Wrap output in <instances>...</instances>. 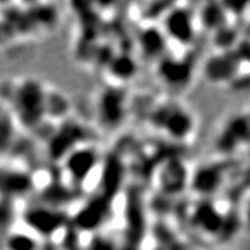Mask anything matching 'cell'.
<instances>
[{"mask_svg":"<svg viewBox=\"0 0 250 250\" xmlns=\"http://www.w3.org/2000/svg\"><path fill=\"white\" fill-rule=\"evenodd\" d=\"M46 88L34 79L21 81L14 90L13 103L19 120L26 126H35L48 114Z\"/></svg>","mask_w":250,"mask_h":250,"instance_id":"6da1fadb","label":"cell"},{"mask_svg":"<svg viewBox=\"0 0 250 250\" xmlns=\"http://www.w3.org/2000/svg\"><path fill=\"white\" fill-rule=\"evenodd\" d=\"M153 123L175 139H184L193 129V118L181 105H161L154 112Z\"/></svg>","mask_w":250,"mask_h":250,"instance_id":"7a4b0ae2","label":"cell"},{"mask_svg":"<svg viewBox=\"0 0 250 250\" xmlns=\"http://www.w3.org/2000/svg\"><path fill=\"white\" fill-rule=\"evenodd\" d=\"M27 226L40 235L50 236L64 226L65 217L52 208L39 206L30 208L24 215Z\"/></svg>","mask_w":250,"mask_h":250,"instance_id":"3957f363","label":"cell"},{"mask_svg":"<svg viewBox=\"0 0 250 250\" xmlns=\"http://www.w3.org/2000/svg\"><path fill=\"white\" fill-rule=\"evenodd\" d=\"M100 122L114 127L121 124L125 114V98L121 90L110 88L101 94L98 104Z\"/></svg>","mask_w":250,"mask_h":250,"instance_id":"277c9868","label":"cell"},{"mask_svg":"<svg viewBox=\"0 0 250 250\" xmlns=\"http://www.w3.org/2000/svg\"><path fill=\"white\" fill-rule=\"evenodd\" d=\"M166 34L171 39L181 43L189 44L195 36V26L191 14L184 8H174L166 15Z\"/></svg>","mask_w":250,"mask_h":250,"instance_id":"5b68a950","label":"cell"},{"mask_svg":"<svg viewBox=\"0 0 250 250\" xmlns=\"http://www.w3.org/2000/svg\"><path fill=\"white\" fill-rule=\"evenodd\" d=\"M98 165V155L89 147L74 148L65 158V168L77 182H83Z\"/></svg>","mask_w":250,"mask_h":250,"instance_id":"8992f818","label":"cell"},{"mask_svg":"<svg viewBox=\"0 0 250 250\" xmlns=\"http://www.w3.org/2000/svg\"><path fill=\"white\" fill-rule=\"evenodd\" d=\"M241 64L235 51H226L208 62L205 70L206 76L212 81H227L235 76Z\"/></svg>","mask_w":250,"mask_h":250,"instance_id":"52a82bcc","label":"cell"},{"mask_svg":"<svg viewBox=\"0 0 250 250\" xmlns=\"http://www.w3.org/2000/svg\"><path fill=\"white\" fill-rule=\"evenodd\" d=\"M220 142L221 147L227 151H233L240 144L250 143V118L246 116L233 118L225 129Z\"/></svg>","mask_w":250,"mask_h":250,"instance_id":"ba28073f","label":"cell"},{"mask_svg":"<svg viewBox=\"0 0 250 250\" xmlns=\"http://www.w3.org/2000/svg\"><path fill=\"white\" fill-rule=\"evenodd\" d=\"M189 65L179 59L166 58L159 66V76L167 85H186L191 76Z\"/></svg>","mask_w":250,"mask_h":250,"instance_id":"9c48e42d","label":"cell"},{"mask_svg":"<svg viewBox=\"0 0 250 250\" xmlns=\"http://www.w3.org/2000/svg\"><path fill=\"white\" fill-rule=\"evenodd\" d=\"M193 223L197 227L204 230L205 233L215 234L219 233L224 225V219L214 208L208 205H203L197 208L196 213L193 214Z\"/></svg>","mask_w":250,"mask_h":250,"instance_id":"30bf717a","label":"cell"},{"mask_svg":"<svg viewBox=\"0 0 250 250\" xmlns=\"http://www.w3.org/2000/svg\"><path fill=\"white\" fill-rule=\"evenodd\" d=\"M225 18H226V11L223 7H219L217 4H212L211 7H205L203 9V21L208 27L212 29H221L225 27Z\"/></svg>","mask_w":250,"mask_h":250,"instance_id":"8fae6325","label":"cell"},{"mask_svg":"<svg viewBox=\"0 0 250 250\" xmlns=\"http://www.w3.org/2000/svg\"><path fill=\"white\" fill-rule=\"evenodd\" d=\"M221 174L215 169H203L197 174L196 186L202 191H212L219 187Z\"/></svg>","mask_w":250,"mask_h":250,"instance_id":"7c38bea8","label":"cell"},{"mask_svg":"<svg viewBox=\"0 0 250 250\" xmlns=\"http://www.w3.org/2000/svg\"><path fill=\"white\" fill-rule=\"evenodd\" d=\"M112 76L118 78V79H130L134 74L136 70V64L132 59L129 57H120L116 59L110 66Z\"/></svg>","mask_w":250,"mask_h":250,"instance_id":"4fadbf2b","label":"cell"},{"mask_svg":"<svg viewBox=\"0 0 250 250\" xmlns=\"http://www.w3.org/2000/svg\"><path fill=\"white\" fill-rule=\"evenodd\" d=\"M8 250H35L36 242L30 235L24 233H14L7 240Z\"/></svg>","mask_w":250,"mask_h":250,"instance_id":"5bb4252c","label":"cell"},{"mask_svg":"<svg viewBox=\"0 0 250 250\" xmlns=\"http://www.w3.org/2000/svg\"><path fill=\"white\" fill-rule=\"evenodd\" d=\"M164 42V36H161L159 33L156 34V31L147 30L143 35V48L151 56H154L161 51Z\"/></svg>","mask_w":250,"mask_h":250,"instance_id":"9a60e30c","label":"cell"},{"mask_svg":"<svg viewBox=\"0 0 250 250\" xmlns=\"http://www.w3.org/2000/svg\"><path fill=\"white\" fill-rule=\"evenodd\" d=\"M13 138V126L11 120L0 115V151L5 149Z\"/></svg>","mask_w":250,"mask_h":250,"instance_id":"2e32d148","label":"cell"},{"mask_svg":"<svg viewBox=\"0 0 250 250\" xmlns=\"http://www.w3.org/2000/svg\"><path fill=\"white\" fill-rule=\"evenodd\" d=\"M88 250H116L114 243L110 240L104 239V237L96 236L94 237L88 247Z\"/></svg>","mask_w":250,"mask_h":250,"instance_id":"e0dca14e","label":"cell"},{"mask_svg":"<svg viewBox=\"0 0 250 250\" xmlns=\"http://www.w3.org/2000/svg\"><path fill=\"white\" fill-rule=\"evenodd\" d=\"M235 52L241 62H247L250 64V41H248V42H243L242 44L240 43L239 49H237Z\"/></svg>","mask_w":250,"mask_h":250,"instance_id":"ac0fdd59","label":"cell"},{"mask_svg":"<svg viewBox=\"0 0 250 250\" xmlns=\"http://www.w3.org/2000/svg\"><path fill=\"white\" fill-rule=\"evenodd\" d=\"M122 250H136V249H134L133 247H130V245H129V246L126 247V248H123Z\"/></svg>","mask_w":250,"mask_h":250,"instance_id":"d6986e66","label":"cell"}]
</instances>
